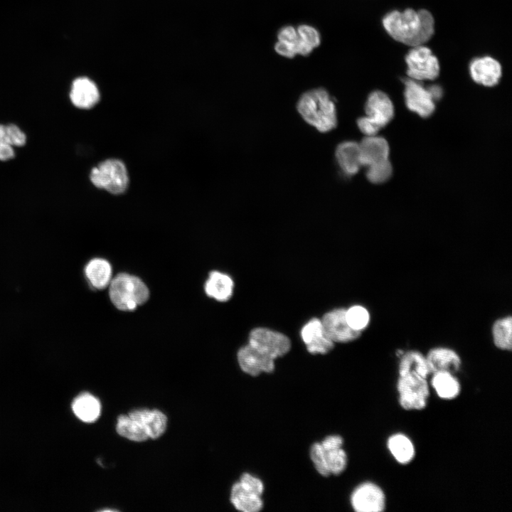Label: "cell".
<instances>
[{"label":"cell","mask_w":512,"mask_h":512,"mask_svg":"<svg viewBox=\"0 0 512 512\" xmlns=\"http://www.w3.org/2000/svg\"><path fill=\"white\" fill-rule=\"evenodd\" d=\"M383 24L393 38L412 47L427 42L434 29L433 16L425 9L391 11L383 18Z\"/></svg>","instance_id":"1"},{"label":"cell","mask_w":512,"mask_h":512,"mask_svg":"<svg viewBox=\"0 0 512 512\" xmlns=\"http://www.w3.org/2000/svg\"><path fill=\"white\" fill-rule=\"evenodd\" d=\"M297 108L303 119L321 132H329L336 126L335 104L324 88L313 89L302 94Z\"/></svg>","instance_id":"2"},{"label":"cell","mask_w":512,"mask_h":512,"mask_svg":"<svg viewBox=\"0 0 512 512\" xmlns=\"http://www.w3.org/2000/svg\"><path fill=\"white\" fill-rule=\"evenodd\" d=\"M343 439L338 434L329 435L321 442L314 443L309 451L311 460L323 476L339 475L345 471L348 457L342 448Z\"/></svg>","instance_id":"3"},{"label":"cell","mask_w":512,"mask_h":512,"mask_svg":"<svg viewBox=\"0 0 512 512\" xmlns=\"http://www.w3.org/2000/svg\"><path fill=\"white\" fill-rule=\"evenodd\" d=\"M109 294L112 304L119 310L130 311L144 304L149 292L146 284L137 277L120 273L112 279Z\"/></svg>","instance_id":"4"},{"label":"cell","mask_w":512,"mask_h":512,"mask_svg":"<svg viewBox=\"0 0 512 512\" xmlns=\"http://www.w3.org/2000/svg\"><path fill=\"white\" fill-rule=\"evenodd\" d=\"M275 50L280 55L292 58L295 54L307 55L320 43L319 31L313 26L301 24L282 27L277 33Z\"/></svg>","instance_id":"5"},{"label":"cell","mask_w":512,"mask_h":512,"mask_svg":"<svg viewBox=\"0 0 512 512\" xmlns=\"http://www.w3.org/2000/svg\"><path fill=\"white\" fill-rule=\"evenodd\" d=\"M264 484L260 479L250 473H243L230 491L233 506L242 512H258L263 507L262 496Z\"/></svg>","instance_id":"6"},{"label":"cell","mask_w":512,"mask_h":512,"mask_svg":"<svg viewBox=\"0 0 512 512\" xmlns=\"http://www.w3.org/2000/svg\"><path fill=\"white\" fill-rule=\"evenodd\" d=\"M97 188L112 194H121L127 188L129 177L124 164L115 159H107L94 167L90 176Z\"/></svg>","instance_id":"7"},{"label":"cell","mask_w":512,"mask_h":512,"mask_svg":"<svg viewBox=\"0 0 512 512\" xmlns=\"http://www.w3.org/2000/svg\"><path fill=\"white\" fill-rule=\"evenodd\" d=\"M396 389L399 405L402 409L422 410L427 407L430 394L428 379L398 376Z\"/></svg>","instance_id":"8"},{"label":"cell","mask_w":512,"mask_h":512,"mask_svg":"<svg viewBox=\"0 0 512 512\" xmlns=\"http://www.w3.org/2000/svg\"><path fill=\"white\" fill-rule=\"evenodd\" d=\"M409 78L417 81L432 80L439 73L437 58L432 50L424 45L414 46L405 56Z\"/></svg>","instance_id":"9"},{"label":"cell","mask_w":512,"mask_h":512,"mask_svg":"<svg viewBox=\"0 0 512 512\" xmlns=\"http://www.w3.org/2000/svg\"><path fill=\"white\" fill-rule=\"evenodd\" d=\"M248 344L274 360L287 354L291 348V341L287 336L262 327L251 331Z\"/></svg>","instance_id":"10"},{"label":"cell","mask_w":512,"mask_h":512,"mask_svg":"<svg viewBox=\"0 0 512 512\" xmlns=\"http://www.w3.org/2000/svg\"><path fill=\"white\" fill-rule=\"evenodd\" d=\"M350 503L356 512H382L386 507V496L379 485L365 481L353 490Z\"/></svg>","instance_id":"11"},{"label":"cell","mask_w":512,"mask_h":512,"mask_svg":"<svg viewBox=\"0 0 512 512\" xmlns=\"http://www.w3.org/2000/svg\"><path fill=\"white\" fill-rule=\"evenodd\" d=\"M405 100L407 107L422 117H430L435 110V100L430 87H425L420 81L407 79L405 81Z\"/></svg>","instance_id":"12"},{"label":"cell","mask_w":512,"mask_h":512,"mask_svg":"<svg viewBox=\"0 0 512 512\" xmlns=\"http://www.w3.org/2000/svg\"><path fill=\"white\" fill-rule=\"evenodd\" d=\"M326 335L334 342L348 343L358 339L362 332L350 327L346 309L338 308L325 314L321 319Z\"/></svg>","instance_id":"13"},{"label":"cell","mask_w":512,"mask_h":512,"mask_svg":"<svg viewBox=\"0 0 512 512\" xmlns=\"http://www.w3.org/2000/svg\"><path fill=\"white\" fill-rule=\"evenodd\" d=\"M237 358L241 370L252 376L270 373L274 370V359L249 344L239 349Z\"/></svg>","instance_id":"14"},{"label":"cell","mask_w":512,"mask_h":512,"mask_svg":"<svg viewBox=\"0 0 512 512\" xmlns=\"http://www.w3.org/2000/svg\"><path fill=\"white\" fill-rule=\"evenodd\" d=\"M301 337L311 354H326L334 346V343L326 335L321 319L317 318L310 319L302 327Z\"/></svg>","instance_id":"15"},{"label":"cell","mask_w":512,"mask_h":512,"mask_svg":"<svg viewBox=\"0 0 512 512\" xmlns=\"http://www.w3.org/2000/svg\"><path fill=\"white\" fill-rule=\"evenodd\" d=\"M431 374L436 372H448L455 374L462 366V358L453 348L447 346H435L425 354Z\"/></svg>","instance_id":"16"},{"label":"cell","mask_w":512,"mask_h":512,"mask_svg":"<svg viewBox=\"0 0 512 512\" xmlns=\"http://www.w3.org/2000/svg\"><path fill=\"white\" fill-rule=\"evenodd\" d=\"M366 116L381 128L387 125L394 115V107L389 97L383 92H372L365 104Z\"/></svg>","instance_id":"17"},{"label":"cell","mask_w":512,"mask_h":512,"mask_svg":"<svg viewBox=\"0 0 512 512\" xmlns=\"http://www.w3.org/2000/svg\"><path fill=\"white\" fill-rule=\"evenodd\" d=\"M469 70L474 82L486 87L497 85L501 77L500 63L489 56L474 59L470 64Z\"/></svg>","instance_id":"18"},{"label":"cell","mask_w":512,"mask_h":512,"mask_svg":"<svg viewBox=\"0 0 512 512\" xmlns=\"http://www.w3.org/2000/svg\"><path fill=\"white\" fill-rule=\"evenodd\" d=\"M70 99L78 108L90 109L100 99V93L95 83L85 77L75 79L71 85Z\"/></svg>","instance_id":"19"},{"label":"cell","mask_w":512,"mask_h":512,"mask_svg":"<svg viewBox=\"0 0 512 512\" xmlns=\"http://www.w3.org/2000/svg\"><path fill=\"white\" fill-rule=\"evenodd\" d=\"M431 375L426 356L417 350L403 352L399 358L398 376L428 379Z\"/></svg>","instance_id":"20"},{"label":"cell","mask_w":512,"mask_h":512,"mask_svg":"<svg viewBox=\"0 0 512 512\" xmlns=\"http://www.w3.org/2000/svg\"><path fill=\"white\" fill-rule=\"evenodd\" d=\"M358 144L362 166L388 159L390 149L384 138L377 135L365 136Z\"/></svg>","instance_id":"21"},{"label":"cell","mask_w":512,"mask_h":512,"mask_svg":"<svg viewBox=\"0 0 512 512\" xmlns=\"http://www.w3.org/2000/svg\"><path fill=\"white\" fill-rule=\"evenodd\" d=\"M131 418L142 425L149 437L156 439L166 430L167 418L158 410L137 409L128 415Z\"/></svg>","instance_id":"22"},{"label":"cell","mask_w":512,"mask_h":512,"mask_svg":"<svg viewBox=\"0 0 512 512\" xmlns=\"http://www.w3.org/2000/svg\"><path fill=\"white\" fill-rule=\"evenodd\" d=\"M335 156L339 167L346 176H353L362 166L358 142L346 141L340 143L336 148Z\"/></svg>","instance_id":"23"},{"label":"cell","mask_w":512,"mask_h":512,"mask_svg":"<svg viewBox=\"0 0 512 512\" xmlns=\"http://www.w3.org/2000/svg\"><path fill=\"white\" fill-rule=\"evenodd\" d=\"M430 388L442 400L456 399L461 393L462 385L455 374L448 372H436L431 375Z\"/></svg>","instance_id":"24"},{"label":"cell","mask_w":512,"mask_h":512,"mask_svg":"<svg viewBox=\"0 0 512 512\" xmlns=\"http://www.w3.org/2000/svg\"><path fill=\"white\" fill-rule=\"evenodd\" d=\"M387 448L400 464H410L415 457L416 449L412 439L404 433L396 432L388 437Z\"/></svg>","instance_id":"25"},{"label":"cell","mask_w":512,"mask_h":512,"mask_svg":"<svg viewBox=\"0 0 512 512\" xmlns=\"http://www.w3.org/2000/svg\"><path fill=\"white\" fill-rule=\"evenodd\" d=\"M234 283L230 276L213 271L205 283L206 294L219 302H226L233 295Z\"/></svg>","instance_id":"26"},{"label":"cell","mask_w":512,"mask_h":512,"mask_svg":"<svg viewBox=\"0 0 512 512\" xmlns=\"http://www.w3.org/2000/svg\"><path fill=\"white\" fill-rule=\"evenodd\" d=\"M87 279L95 289H102L109 286L112 280V267L102 258H94L85 268Z\"/></svg>","instance_id":"27"},{"label":"cell","mask_w":512,"mask_h":512,"mask_svg":"<svg viewBox=\"0 0 512 512\" xmlns=\"http://www.w3.org/2000/svg\"><path fill=\"white\" fill-rule=\"evenodd\" d=\"M72 409L80 420L92 422L99 417L101 405L97 398L88 393H82L74 399Z\"/></svg>","instance_id":"28"},{"label":"cell","mask_w":512,"mask_h":512,"mask_svg":"<svg viewBox=\"0 0 512 512\" xmlns=\"http://www.w3.org/2000/svg\"><path fill=\"white\" fill-rule=\"evenodd\" d=\"M492 341L495 347L503 351L512 349V316L506 315L496 319L491 329Z\"/></svg>","instance_id":"29"},{"label":"cell","mask_w":512,"mask_h":512,"mask_svg":"<svg viewBox=\"0 0 512 512\" xmlns=\"http://www.w3.org/2000/svg\"><path fill=\"white\" fill-rule=\"evenodd\" d=\"M116 430L119 435L132 441L142 442L149 438L144 427L129 415L119 416Z\"/></svg>","instance_id":"30"},{"label":"cell","mask_w":512,"mask_h":512,"mask_svg":"<svg viewBox=\"0 0 512 512\" xmlns=\"http://www.w3.org/2000/svg\"><path fill=\"white\" fill-rule=\"evenodd\" d=\"M346 319L351 328L362 332L370 324V314L365 306L357 304L346 309Z\"/></svg>","instance_id":"31"},{"label":"cell","mask_w":512,"mask_h":512,"mask_svg":"<svg viewBox=\"0 0 512 512\" xmlns=\"http://www.w3.org/2000/svg\"><path fill=\"white\" fill-rule=\"evenodd\" d=\"M366 177L373 183H383L392 176L393 167L388 159L366 166Z\"/></svg>","instance_id":"32"},{"label":"cell","mask_w":512,"mask_h":512,"mask_svg":"<svg viewBox=\"0 0 512 512\" xmlns=\"http://www.w3.org/2000/svg\"><path fill=\"white\" fill-rule=\"evenodd\" d=\"M14 147L6 126L0 124V160L6 161L14 158Z\"/></svg>","instance_id":"33"},{"label":"cell","mask_w":512,"mask_h":512,"mask_svg":"<svg viewBox=\"0 0 512 512\" xmlns=\"http://www.w3.org/2000/svg\"><path fill=\"white\" fill-rule=\"evenodd\" d=\"M357 125L360 131L365 136L376 135L382 129L378 124L366 115L358 119Z\"/></svg>","instance_id":"34"}]
</instances>
